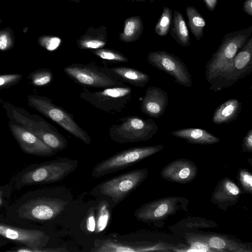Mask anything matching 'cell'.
<instances>
[{
    "mask_svg": "<svg viewBox=\"0 0 252 252\" xmlns=\"http://www.w3.org/2000/svg\"><path fill=\"white\" fill-rule=\"evenodd\" d=\"M3 106L10 121L23 126L52 149L58 152L67 147L68 142L66 138L42 117L37 115H31L24 109L9 103H5Z\"/></svg>",
    "mask_w": 252,
    "mask_h": 252,
    "instance_id": "1",
    "label": "cell"
},
{
    "mask_svg": "<svg viewBox=\"0 0 252 252\" xmlns=\"http://www.w3.org/2000/svg\"><path fill=\"white\" fill-rule=\"evenodd\" d=\"M148 175L147 168L131 170L103 181L94 187L90 193L107 199L114 207L143 183Z\"/></svg>",
    "mask_w": 252,
    "mask_h": 252,
    "instance_id": "2",
    "label": "cell"
},
{
    "mask_svg": "<svg viewBox=\"0 0 252 252\" xmlns=\"http://www.w3.org/2000/svg\"><path fill=\"white\" fill-rule=\"evenodd\" d=\"M252 33V26L225 34L218 49L205 66L206 80L212 84L234 58Z\"/></svg>",
    "mask_w": 252,
    "mask_h": 252,
    "instance_id": "3",
    "label": "cell"
},
{
    "mask_svg": "<svg viewBox=\"0 0 252 252\" xmlns=\"http://www.w3.org/2000/svg\"><path fill=\"white\" fill-rule=\"evenodd\" d=\"M119 122L110 126L108 134L112 140L120 144L149 140L158 130V126L152 119L129 116Z\"/></svg>",
    "mask_w": 252,
    "mask_h": 252,
    "instance_id": "4",
    "label": "cell"
},
{
    "mask_svg": "<svg viewBox=\"0 0 252 252\" xmlns=\"http://www.w3.org/2000/svg\"><path fill=\"white\" fill-rule=\"evenodd\" d=\"M164 147L158 144L123 150L95 164L92 169L91 176L95 178H100L122 170L161 151Z\"/></svg>",
    "mask_w": 252,
    "mask_h": 252,
    "instance_id": "5",
    "label": "cell"
},
{
    "mask_svg": "<svg viewBox=\"0 0 252 252\" xmlns=\"http://www.w3.org/2000/svg\"><path fill=\"white\" fill-rule=\"evenodd\" d=\"M28 103L31 107L56 123L68 132L86 144H90L92 139L74 119L73 116L63 108L55 104L45 96L32 94L28 96Z\"/></svg>",
    "mask_w": 252,
    "mask_h": 252,
    "instance_id": "6",
    "label": "cell"
},
{
    "mask_svg": "<svg viewBox=\"0 0 252 252\" xmlns=\"http://www.w3.org/2000/svg\"><path fill=\"white\" fill-rule=\"evenodd\" d=\"M78 95L97 109L117 114L122 113L130 102L132 89L126 86L106 88L97 91L84 88Z\"/></svg>",
    "mask_w": 252,
    "mask_h": 252,
    "instance_id": "7",
    "label": "cell"
},
{
    "mask_svg": "<svg viewBox=\"0 0 252 252\" xmlns=\"http://www.w3.org/2000/svg\"><path fill=\"white\" fill-rule=\"evenodd\" d=\"M189 203V200L182 196L164 197L144 203L134 215L139 221L158 224L182 211H187Z\"/></svg>",
    "mask_w": 252,
    "mask_h": 252,
    "instance_id": "8",
    "label": "cell"
},
{
    "mask_svg": "<svg viewBox=\"0 0 252 252\" xmlns=\"http://www.w3.org/2000/svg\"><path fill=\"white\" fill-rule=\"evenodd\" d=\"M252 72V36L238 52L233 60L211 84L210 90L220 91L235 85Z\"/></svg>",
    "mask_w": 252,
    "mask_h": 252,
    "instance_id": "9",
    "label": "cell"
},
{
    "mask_svg": "<svg viewBox=\"0 0 252 252\" xmlns=\"http://www.w3.org/2000/svg\"><path fill=\"white\" fill-rule=\"evenodd\" d=\"M78 161L68 158H60L42 163L26 172L21 178L23 186L57 182L63 180L74 172Z\"/></svg>",
    "mask_w": 252,
    "mask_h": 252,
    "instance_id": "10",
    "label": "cell"
},
{
    "mask_svg": "<svg viewBox=\"0 0 252 252\" xmlns=\"http://www.w3.org/2000/svg\"><path fill=\"white\" fill-rule=\"evenodd\" d=\"M65 74L75 83L83 86L104 89L125 86L124 83L102 72L93 63H73L63 68Z\"/></svg>",
    "mask_w": 252,
    "mask_h": 252,
    "instance_id": "11",
    "label": "cell"
},
{
    "mask_svg": "<svg viewBox=\"0 0 252 252\" xmlns=\"http://www.w3.org/2000/svg\"><path fill=\"white\" fill-rule=\"evenodd\" d=\"M147 61L152 66L175 78L174 82L185 87L192 85L191 76L186 65L178 57L163 50L148 53Z\"/></svg>",
    "mask_w": 252,
    "mask_h": 252,
    "instance_id": "12",
    "label": "cell"
},
{
    "mask_svg": "<svg viewBox=\"0 0 252 252\" xmlns=\"http://www.w3.org/2000/svg\"><path fill=\"white\" fill-rule=\"evenodd\" d=\"M67 202L59 198H37L24 204L20 209V216L34 221L54 219L64 210Z\"/></svg>",
    "mask_w": 252,
    "mask_h": 252,
    "instance_id": "13",
    "label": "cell"
},
{
    "mask_svg": "<svg viewBox=\"0 0 252 252\" xmlns=\"http://www.w3.org/2000/svg\"><path fill=\"white\" fill-rule=\"evenodd\" d=\"M8 126L14 137L24 152L43 157L53 156L58 152L22 125L10 121Z\"/></svg>",
    "mask_w": 252,
    "mask_h": 252,
    "instance_id": "14",
    "label": "cell"
},
{
    "mask_svg": "<svg viewBox=\"0 0 252 252\" xmlns=\"http://www.w3.org/2000/svg\"><path fill=\"white\" fill-rule=\"evenodd\" d=\"M0 236L32 248L46 245L49 237L40 230L28 229L0 223Z\"/></svg>",
    "mask_w": 252,
    "mask_h": 252,
    "instance_id": "15",
    "label": "cell"
},
{
    "mask_svg": "<svg viewBox=\"0 0 252 252\" xmlns=\"http://www.w3.org/2000/svg\"><path fill=\"white\" fill-rule=\"evenodd\" d=\"M197 173L198 168L193 161L189 159L179 158L163 167L160 176L169 182L185 184L192 181Z\"/></svg>",
    "mask_w": 252,
    "mask_h": 252,
    "instance_id": "16",
    "label": "cell"
},
{
    "mask_svg": "<svg viewBox=\"0 0 252 252\" xmlns=\"http://www.w3.org/2000/svg\"><path fill=\"white\" fill-rule=\"evenodd\" d=\"M241 193L240 188L233 180L224 177L217 184L211 201L220 209L226 211L236 204Z\"/></svg>",
    "mask_w": 252,
    "mask_h": 252,
    "instance_id": "17",
    "label": "cell"
},
{
    "mask_svg": "<svg viewBox=\"0 0 252 252\" xmlns=\"http://www.w3.org/2000/svg\"><path fill=\"white\" fill-rule=\"evenodd\" d=\"M169 100L167 93L162 89L148 87L141 103V110L145 114L158 119L164 113Z\"/></svg>",
    "mask_w": 252,
    "mask_h": 252,
    "instance_id": "18",
    "label": "cell"
},
{
    "mask_svg": "<svg viewBox=\"0 0 252 252\" xmlns=\"http://www.w3.org/2000/svg\"><path fill=\"white\" fill-rule=\"evenodd\" d=\"M159 245L149 246L138 242H130L108 238L96 240L94 248L91 250L94 252H141L159 251Z\"/></svg>",
    "mask_w": 252,
    "mask_h": 252,
    "instance_id": "19",
    "label": "cell"
},
{
    "mask_svg": "<svg viewBox=\"0 0 252 252\" xmlns=\"http://www.w3.org/2000/svg\"><path fill=\"white\" fill-rule=\"evenodd\" d=\"M99 68L102 72L111 77L135 87L143 88L150 79V76L147 74L129 67L106 68L99 66Z\"/></svg>",
    "mask_w": 252,
    "mask_h": 252,
    "instance_id": "20",
    "label": "cell"
},
{
    "mask_svg": "<svg viewBox=\"0 0 252 252\" xmlns=\"http://www.w3.org/2000/svg\"><path fill=\"white\" fill-rule=\"evenodd\" d=\"M191 239L200 241L206 244L210 248L218 251L237 252H252L248 246L230 239L226 236L219 235H204L193 236Z\"/></svg>",
    "mask_w": 252,
    "mask_h": 252,
    "instance_id": "21",
    "label": "cell"
},
{
    "mask_svg": "<svg viewBox=\"0 0 252 252\" xmlns=\"http://www.w3.org/2000/svg\"><path fill=\"white\" fill-rule=\"evenodd\" d=\"M107 33L105 27H90L77 40V46L79 49L89 50L103 48L108 41Z\"/></svg>",
    "mask_w": 252,
    "mask_h": 252,
    "instance_id": "22",
    "label": "cell"
},
{
    "mask_svg": "<svg viewBox=\"0 0 252 252\" xmlns=\"http://www.w3.org/2000/svg\"><path fill=\"white\" fill-rule=\"evenodd\" d=\"M171 134L191 144L211 145L220 142L219 138L208 131L200 128H183L173 131Z\"/></svg>",
    "mask_w": 252,
    "mask_h": 252,
    "instance_id": "23",
    "label": "cell"
},
{
    "mask_svg": "<svg viewBox=\"0 0 252 252\" xmlns=\"http://www.w3.org/2000/svg\"><path fill=\"white\" fill-rule=\"evenodd\" d=\"M242 107V102L237 99H229L220 105L212 116L216 125L228 124L237 118Z\"/></svg>",
    "mask_w": 252,
    "mask_h": 252,
    "instance_id": "24",
    "label": "cell"
},
{
    "mask_svg": "<svg viewBox=\"0 0 252 252\" xmlns=\"http://www.w3.org/2000/svg\"><path fill=\"white\" fill-rule=\"evenodd\" d=\"M169 30L172 37L182 46H190L189 33L183 15L179 11L175 10Z\"/></svg>",
    "mask_w": 252,
    "mask_h": 252,
    "instance_id": "25",
    "label": "cell"
},
{
    "mask_svg": "<svg viewBox=\"0 0 252 252\" xmlns=\"http://www.w3.org/2000/svg\"><path fill=\"white\" fill-rule=\"evenodd\" d=\"M143 23L139 16H131L125 21L123 31L119 33L121 41L131 43L138 40L142 35Z\"/></svg>",
    "mask_w": 252,
    "mask_h": 252,
    "instance_id": "26",
    "label": "cell"
},
{
    "mask_svg": "<svg viewBox=\"0 0 252 252\" xmlns=\"http://www.w3.org/2000/svg\"><path fill=\"white\" fill-rule=\"evenodd\" d=\"M189 28L195 39L199 41L204 35L206 21L198 10L193 6H188L185 9Z\"/></svg>",
    "mask_w": 252,
    "mask_h": 252,
    "instance_id": "27",
    "label": "cell"
},
{
    "mask_svg": "<svg viewBox=\"0 0 252 252\" xmlns=\"http://www.w3.org/2000/svg\"><path fill=\"white\" fill-rule=\"evenodd\" d=\"M110 205L106 200L100 202L94 207L95 233H100L106 229L110 220Z\"/></svg>",
    "mask_w": 252,
    "mask_h": 252,
    "instance_id": "28",
    "label": "cell"
},
{
    "mask_svg": "<svg viewBox=\"0 0 252 252\" xmlns=\"http://www.w3.org/2000/svg\"><path fill=\"white\" fill-rule=\"evenodd\" d=\"M90 52L98 58L112 63H127V58L118 51L111 49L99 48L90 50Z\"/></svg>",
    "mask_w": 252,
    "mask_h": 252,
    "instance_id": "29",
    "label": "cell"
},
{
    "mask_svg": "<svg viewBox=\"0 0 252 252\" xmlns=\"http://www.w3.org/2000/svg\"><path fill=\"white\" fill-rule=\"evenodd\" d=\"M172 19V10L168 7H163L162 12L155 27L157 35L162 37L169 32Z\"/></svg>",
    "mask_w": 252,
    "mask_h": 252,
    "instance_id": "30",
    "label": "cell"
},
{
    "mask_svg": "<svg viewBox=\"0 0 252 252\" xmlns=\"http://www.w3.org/2000/svg\"><path fill=\"white\" fill-rule=\"evenodd\" d=\"M32 84L36 86H43L49 84L53 79L52 71L47 68L38 69L29 75Z\"/></svg>",
    "mask_w": 252,
    "mask_h": 252,
    "instance_id": "31",
    "label": "cell"
},
{
    "mask_svg": "<svg viewBox=\"0 0 252 252\" xmlns=\"http://www.w3.org/2000/svg\"><path fill=\"white\" fill-rule=\"evenodd\" d=\"M238 180L243 189L248 193H252V175L246 168H240L237 175Z\"/></svg>",
    "mask_w": 252,
    "mask_h": 252,
    "instance_id": "32",
    "label": "cell"
},
{
    "mask_svg": "<svg viewBox=\"0 0 252 252\" xmlns=\"http://www.w3.org/2000/svg\"><path fill=\"white\" fill-rule=\"evenodd\" d=\"M13 34L9 28L0 30V50L6 51L11 49L14 45Z\"/></svg>",
    "mask_w": 252,
    "mask_h": 252,
    "instance_id": "33",
    "label": "cell"
},
{
    "mask_svg": "<svg viewBox=\"0 0 252 252\" xmlns=\"http://www.w3.org/2000/svg\"><path fill=\"white\" fill-rule=\"evenodd\" d=\"M39 44L46 50L52 51L61 44V39L57 36L44 35L38 38Z\"/></svg>",
    "mask_w": 252,
    "mask_h": 252,
    "instance_id": "34",
    "label": "cell"
},
{
    "mask_svg": "<svg viewBox=\"0 0 252 252\" xmlns=\"http://www.w3.org/2000/svg\"><path fill=\"white\" fill-rule=\"evenodd\" d=\"M22 76L19 74H10L0 75V90L8 88L18 83Z\"/></svg>",
    "mask_w": 252,
    "mask_h": 252,
    "instance_id": "35",
    "label": "cell"
},
{
    "mask_svg": "<svg viewBox=\"0 0 252 252\" xmlns=\"http://www.w3.org/2000/svg\"><path fill=\"white\" fill-rule=\"evenodd\" d=\"M15 252H68L64 248L49 249H45L41 248H32L27 246L20 247L16 249Z\"/></svg>",
    "mask_w": 252,
    "mask_h": 252,
    "instance_id": "36",
    "label": "cell"
},
{
    "mask_svg": "<svg viewBox=\"0 0 252 252\" xmlns=\"http://www.w3.org/2000/svg\"><path fill=\"white\" fill-rule=\"evenodd\" d=\"M86 224L87 229L89 232H94L95 228L94 207H93L89 210L87 215Z\"/></svg>",
    "mask_w": 252,
    "mask_h": 252,
    "instance_id": "37",
    "label": "cell"
},
{
    "mask_svg": "<svg viewBox=\"0 0 252 252\" xmlns=\"http://www.w3.org/2000/svg\"><path fill=\"white\" fill-rule=\"evenodd\" d=\"M242 152H252V129H250L244 137L242 144Z\"/></svg>",
    "mask_w": 252,
    "mask_h": 252,
    "instance_id": "38",
    "label": "cell"
},
{
    "mask_svg": "<svg viewBox=\"0 0 252 252\" xmlns=\"http://www.w3.org/2000/svg\"><path fill=\"white\" fill-rule=\"evenodd\" d=\"M191 250L189 251H199V252H211V250L206 244L192 239H189Z\"/></svg>",
    "mask_w": 252,
    "mask_h": 252,
    "instance_id": "39",
    "label": "cell"
},
{
    "mask_svg": "<svg viewBox=\"0 0 252 252\" xmlns=\"http://www.w3.org/2000/svg\"><path fill=\"white\" fill-rule=\"evenodd\" d=\"M244 11L250 16H252V0H245L243 5Z\"/></svg>",
    "mask_w": 252,
    "mask_h": 252,
    "instance_id": "40",
    "label": "cell"
},
{
    "mask_svg": "<svg viewBox=\"0 0 252 252\" xmlns=\"http://www.w3.org/2000/svg\"><path fill=\"white\" fill-rule=\"evenodd\" d=\"M218 0H203L207 9L211 12L214 11L218 3Z\"/></svg>",
    "mask_w": 252,
    "mask_h": 252,
    "instance_id": "41",
    "label": "cell"
},
{
    "mask_svg": "<svg viewBox=\"0 0 252 252\" xmlns=\"http://www.w3.org/2000/svg\"><path fill=\"white\" fill-rule=\"evenodd\" d=\"M2 194H3V191L2 190L0 189V206L1 205L3 200H2Z\"/></svg>",
    "mask_w": 252,
    "mask_h": 252,
    "instance_id": "42",
    "label": "cell"
},
{
    "mask_svg": "<svg viewBox=\"0 0 252 252\" xmlns=\"http://www.w3.org/2000/svg\"><path fill=\"white\" fill-rule=\"evenodd\" d=\"M132 1H136V2H145L146 1H149L151 2H153L154 0H130Z\"/></svg>",
    "mask_w": 252,
    "mask_h": 252,
    "instance_id": "43",
    "label": "cell"
},
{
    "mask_svg": "<svg viewBox=\"0 0 252 252\" xmlns=\"http://www.w3.org/2000/svg\"><path fill=\"white\" fill-rule=\"evenodd\" d=\"M70 1H74L75 2L78 3L80 2V0H69Z\"/></svg>",
    "mask_w": 252,
    "mask_h": 252,
    "instance_id": "44",
    "label": "cell"
},
{
    "mask_svg": "<svg viewBox=\"0 0 252 252\" xmlns=\"http://www.w3.org/2000/svg\"><path fill=\"white\" fill-rule=\"evenodd\" d=\"M0 22H1V20H0Z\"/></svg>",
    "mask_w": 252,
    "mask_h": 252,
    "instance_id": "45",
    "label": "cell"
}]
</instances>
